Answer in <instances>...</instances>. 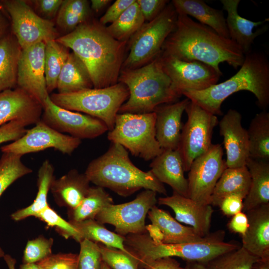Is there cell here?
Returning <instances> with one entry per match:
<instances>
[{
    "label": "cell",
    "mask_w": 269,
    "mask_h": 269,
    "mask_svg": "<svg viewBox=\"0 0 269 269\" xmlns=\"http://www.w3.org/2000/svg\"><path fill=\"white\" fill-rule=\"evenodd\" d=\"M190 101L186 98L155 109L156 138L163 150L178 148L183 127L182 116Z\"/></svg>",
    "instance_id": "21"
},
{
    "label": "cell",
    "mask_w": 269,
    "mask_h": 269,
    "mask_svg": "<svg viewBox=\"0 0 269 269\" xmlns=\"http://www.w3.org/2000/svg\"><path fill=\"white\" fill-rule=\"evenodd\" d=\"M4 261L6 263L9 269H15V261L8 255H5L3 257Z\"/></svg>",
    "instance_id": "56"
},
{
    "label": "cell",
    "mask_w": 269,
    "mask_h": 269,
    "mask_svg": "<svg viewBox=\"0 0 269 269\" xmlns=\"http://www.w3.org/2000/svg\"><path fill=\"white\" fill-rule=\"evenodd\" d=\"M261 266L258 269H269V262H261Z\"/></svg>",
    "instance_id": "59"
},
{
    "label": "cell",
    "mask_w": 269,
    "mask_h": 269,
    "mask_svg": "<svg viewBox=\"0 0 269 269\" xmlns=\"http://www.w3.org/2000/svg\"><path fill=\"white\" fill-rule=\"evenodd\" d=\"M144 21L135 0L118 19L106 27L108 32L115 39L128 42L144 24Z\"/></svg>",
    "instance_id": "38"
},
{
    "label": "cell",
    "mask_w": 269,
    "mask_h": 269,
    "mask_svg": "<svg viewBox=\"0 0 269 269\" xmlns=\"http://www.w3.org/2000/svg\"><path fill=\"white\" fill-rule=\"evenodd\" d=\"M150 171L161 183L173 192L188 198V180L184 176L182 161L177 149H164L152 159Z\"/></svg>",
    "instance_id": "23"
},
{
    "label": "cell",
    "mask_w": 269,
    "mask_h": 269,
    "mask_svg": "<svg viewBox=\"0 0 269 269\" xmlns=\"http://www.w3.org/2000/svg\"><path fill=\"white\" fill-rule=\"evenodd\" d=\"M40 120L61 133L82 139H92L109 131L101 120L92 116L65 109L54 104L49 96L43 102Z\"/></svg>",
    "instance_id": "14"
},
{
    "label": "cell",
    "mask_w": 269,
    "mask_h": 269,
    "mask_svg": "<svg viewBox=\"0 0 269 269\" xmlns=\"http://www.w3.org/2000/svg\"><path fill=\"white\" fill-rule=\"evenodd\" d=\"M146 230L151 240L155 244L163 243L164 236L160 229L156 225L151 224L146 226Z\"/></svg>",
    "instance_id": "53"
},
{
    "label": "cell",
    "mask_w": 269,
    "mask_h": 269,
    "mask_svg": "<svg viewBox=\"0 0 269 269\" xmlns=\"http://www.w3.org/2000/svg\"><path fill=\"white\" fill-rule=\"evenodd\" d=\"M151 224L157 226L164 236L163 244H176L198 242L204 237L199 236L190 226L183 225L167 211L156 205L148 211Z\"/></svg>",
    "instance_id": "28"
},
{
    "label": "cell",
    "mask_w": 269,
    "mask_h": 269,
    "mask_svg": "<svg viewBox=\"0 0 269 269\" xmlns=\"http://www.w3.org/2000/svg\"><path fill=\"white\" fill-rule=\"evenodd\" d=\"M90 183L85 173L72 169L59 178H54L50 191L57 205L70 210L76 208L85 197L91 187Z\"/></svg>",
    "instance_id": "24"
},
{
    "label": "cell",
    "mask_w": 269,
    "mask_h": 269,
    "mask_svg": "<svg viewBox=\"0 0 269 269\" xmlns=\"http://www.w3.org/2000/svg\"><path fill=\"white\" fill-rule=\"evenodd\" d=\"M111 1L110 0H91V9L98 12L106 7Z\"/></svg>",
    "instance_id": "55"
},
{
    "label": "cell",
    "mask_w": 269,
    "mask_h": 269,
    "mask_svg": "<svg viewBox=\"0 0 269 269\" xmlns=\"http://www.w3.org/2000/svg\"><path fill=\"white\" fill-rule=\"evenodd\" d=\"M26 126L18 121H11L0 127V144L14 141L26 132Z\"/></svg>",
    "instance_id": "47"
},
{
    "label": "cell",
    "mask_w": 269,
    "mask_h": 269,
    "mask_svg": "<svg viewBox=\"0 0 269 269\" xmlns=\"http://www.w3.org/2000/svg\"><path fill=\"white\" fill-rule=\"evenodd\" d=\"M21 48L11 32L0 38V92L16 85Z\"/></svg>",
    "instance_id": "31"
},
{
    "label": "cell",
    "mask_w": 269,
    "mask_h": 269,
    "mask_svg": "<svg viewBox=\"0 0 269 269\" xmlns=\"http://www.w3.org/2000/svg\"><path fill=\"white\" fill-rule=\"evenodd\" d=\"M21 157L11 153H2L0 158V197L12 183L32 172L22 162Z\"/></svg>",
    "instance_id": "40"
},
{
    "label": "cell",
    "mask_w": 269,
    "mask_h": 269,
    "mask_svg": "<svg viewBox=\"0 0 269 269\" xmlns=\"http://www.w3.org/2000/svg\"><path fill=\"white\" fill-rule=\"evenodd\" d=\"M37 264L40 269H79L78 254H52Z\"/></svg>",
    "instance_id": "45"
},
{
    "label": "cell",
    "mask_w": 269,
    "mask_h": 269,
    "mask_svg": "<svg viewBox=\"0 0 269 269\" xmlns=\"http://www.w3.org/2000/svg\"><path fill=\"white\" fill-rule=\"evenodd\" d=\"M54 168L48 159L45 160L39 167L37 173V184L38 191L33 203L29 206L19 209L10 215L11 219L19 221L29 217H36L47 207V195L54 175Z\"/></svg>",
    "instance_id": "32"
},
{
    "label": "cell",
    "mask_w": 269,
    "mask_h": 269,
    "mask_svg": "<svg viewBox=\"0 0 269 269\" xmlns=\"http://www.w3.org/2000/svg\"><path fill=\"white\" fill-rule=\"evenodd\" d=\"M84 173L90 182L121 196H130L141 189L167 194L163 184L151 171L137 167L130 159L128 151L117 143L112 142L105 153L92 160Z\"/></svg>",
    "instance_id": "4"
},
{
    "label": "cell",
    "mask_w": 269,
    "mask_h": 269,
    "mask_svg": "<svg viewBox=\"0 0 269 269\" xmlns=\"http://www.w3.org/2000/svg\"><path fill=\"white\" fill-rule=\"evenodd\" d=\"M42 105L22 89H8L0 92V127L11 121L26 126L35 124L41 117Z\"/></svg>",
    "instance_id": "19"
},
{
    "label": "cell",
    "mask_w": 269,
    "mask_h": 269,
    "mask_svg": "<svg viewBox=\"0 0 269 269\" xmlns=\"http://www.w3.org/2000/svg\"><path fill=\"white\" fill-rule=\"evenodd\" d=\"M243 200L244 198L238 194H231L222 200L219 207L224 215L233 216L242 211Z\"/></svg>",
    "instance_id": "50"
},
{
    "label": "cell",
    "mask_w": 269,
    "mask_h": 269,
    "mask_svg": "<svg viewBox=\"0 0 269 269\" xmlns=\"http://www.w3.org/2000/svg\"><path fill=\"white\" fill-rule=\"evenodd\" d=\"M156 193L144 189L130 202L113 204L104 208L95 220L102 224L114 226L116 233L123 237L145 233V218L148 211L157 203Z\"/></svg>",
    "instance_id": "12"
},
{
    "label": "cell",
    "mask_w": 269,
    "mask_h": 269,
    "mask_svg": "<svg viewBox=\"0 0 269 269\" xmlns=\"http://www.w3.org/2000/svg\"><path fill=\"white\" fill-rule=\"evenodd\" d=\"M91 9L87 0H63L56 16L59 28L66 32L73 31L78 25L91 19Z\"/></svg>",
    "instance_id": "36"
},
{
    "label": "cell",
    "mask_w": 269,
    "mask_h": 269,
    "mask_svg": "<svg viewBox=\"0 0 269 269\" xmlns=\"http://www.w3.org/2000/svg\"><path fill=\"white\" fill-rule=\"evenodd\" d=\"M118 82L125 84L129 92L118 113L153 112L157 107L177 102L182 96L163 70L160 54L142 67L121 70Z\"/></svg>",
    "instance_id": "5"
},
{
    "label": "cell",
    "mask_w": 269,
    "mask_h": 269,
    "mask_svg": "<svg viewBox=\"0 0 269 269\" xmlns=\"http://www.w3.org/2000/svg\"><path fill=\"white\" fill-rule=\"evenodd\" d=\"M185 269H207L205 265L203 264L192 262L189 264L185 268Z\"/></svg>",
    "instance_id": "57"
},
{
    "label": "cell",
    "mask_w": 269,
    "mask_h": 269,
    "mask_svg": "<svg viewBox=\"0 0 269 269\" xmlns=\"http://www.w3.org/2000/svg\"><path fill=\"white\" fill-rule=\"evenodd\" d=\"M5 255V253L2 249L0 246V258H3Z\"/></svg>",
    "instance_id": "61"
},
{
    "label": "cell",
    "mask_w": 269,
    "mask_h": 269,
    "mask_svg": "<svg viewBox=\"0 0 269 269\" xmlns=\"http://www.w3.org/2000/svg\"><path fill=\"white\" fill-rule=\"evenodd\" d=\"M79 269H101L102 259L98 243L84 239L80 243Z\"/></svg>",
    "instance_id": "44"
},
{
    "label": "cell",
    "mask_w": 269,
    "mask_h": 269,
    "mask_svg": "<svg viewBox=\"0 0 269 269\" xmlns=\"http://www.w3.org/2000/svg\"><path fill=\"white\" fill-rule=\"evenodd\" d=\"M68 49L56 39L45 43L44 69L48 93L56 88L58 77L70 53Z\"/></svg>",
    "instance_id": "37"
},
{
    "label": "cell",
    "mask_w": 269,
    "mask_h": 269,
    "mask_svg": "<svg viewBox=\"0 0 269 269\" xmlns=\"http://www.w3.org/2000/svg\"><path fill=\"white\" fill-rule=\"evenodd\" d=\"M177 15L171 2L154 19L144 22L128 41L129 53L121 70L136 69L156 58L166 39L175 29Z\"/></svg>",
    "instance_id": "9"
},
{
    "label": "cell",
    "mask_w": 269,
    "mask_h": 269,
    "mask_svg": "<svg viewBox=\"0 0 269 269\" xmlns=\"http://www.w3.org/2000/svg\"><path fill=\"white\" fill-rule=\"evenodd\" d=\"M246 166L251 177L249 192L243 200L242 212L269 204V161L249 157Z\"/></svg>",
    "instance_id": "26"
},
{
    "label": "cell",
    "mask_w": 269,
    "mask_h": 269,
    "mask_svg": "<svg viewBox=\"0 0 269 269\" xmlns=\"http://www.w3.org/2000/svg\"><path fill=\"white\" fill-rule=\"evenodd\" d=\"M53 241L42 235L28 240L23 252V264L37 263L51 255Z\"/></svg>",
    "instance_id": "43"
},
{
    "label": "cell",
    "mask_w": 269,
    "mask_h": 269,
    "mask_svg": "<svg viewBox=\"0 0 269 269\" xmlns=\"http://www.w3.org/2000/svg\"><path fill=\"white\" fill-rule=\"evenodd\" d=\"M225 232L218 230L198 242L182 244H155L147 231L125 237L126 249L138 260L139 267L150 261L164 257H178L191 262L205 264L218 256L239 247L224 241Z\"/></svg>",
    "instance_id": "6"
},
{
    "label": "cell",
    "mask_w": 269,
    "mask_h": 269,
    "mask_svg": "<svg viewBox=\"0 0 269 269\" xmlns=\"http://www.w3.org/2000/svg\"><path fill=\"white\" fill-rule=\"evenodd\" d=\"M248 225L247 215L246 213L242 211L232 216L227 226L231 232L243 236L246 232Z\"/></svg>",
    "instance_id": "52"
},
{
    "label": "cell",
    "mask_w": 269,
    "mask_h": 269,
    "mask_svg": "<svg viewBox=\"0 0 269 269\" xmlns=\"http://www.w3.org/2000/svg\"><path fill=\"white\" fill-rule=\"evenodd\" d=\"M223 8L227 12L226 25L230 38L241 48L245 55L252 51V46L255 38L263 33V29L253 32L254 28L269 20L253 21L241 16L238 12L240 0H221Z\"/></svg>",
    "instance_id": "25"
},
{
    "label": "cell",
    "mask_w": 269,
    "mask_h": 269,
    "mask_svg": "<svg viewBox=\"0 0 269 269\" xmlns=\"http://www.w3.org/2000/svg\"><path fill=\"white\" fill-rule=\"evenodd\" d=\"M251 185V177L246 166L227 167L217 181L211 197L210 205L219 206L226 196L236 194L244 199Z\"/></svg>",
    "instance_id": "29"
},
{
    "label": "cell",
    "mask_w": 269,
    "mask_h": 269,
    "mask_svg": "<svg viewBox=\"0 0 269 269\" xmlns=\"http://www.w3.org/2000/svg\"><path fill=\"white\" fill-rule=\"evenodd\" d=\"M102 261L111 269H139V264L132 254L98 243Z\"/></svg>",
    "instance_id": "42"
},
{
    "label": "cell",
    "mask_w": 269,
    "mask_h": 269,
    "mask_svg": "<svg viewBox=\"0 0 269 269\" xmlns=\"http://www.w3.org/2000/svg\"><path fill=\"white\" fill-rule=\"evenodd\" d=\"M171 3L178 14L193 17L220 35L230 38L222 10L214 8L201 0H173Z\"/></svg>",
    "instance_id": "27"
},
{
    "label": "cell",
    "mask_w": 269,
    "mask_h": 269,
    "mask_svg": "<svg viewBox=\"0 0 269 269\" xmlns=\"http://www.w3.org/2000/svg\"><path fill=\"white\" fill-rule=\"evenodd\" d=\"M49 96L59 107L97 118L111 131L120 108L129 98V92L125 84L118 82L105 88H93L66 94L57 93Z\"/></svg>",
    "instance_id": "7"
},
{
    "label": "cell",
    "mask_w": 269,
    "mask_h": 269,
    "mask_svg": "<svg viewBox=\"0 0 269 269\" xmlns=\"http://www.w3.org/2000/svg\"><path fill=\"white\" fill-rule=\"evenodd\" d=\"M252 92L258 105L266 110L269 105V62L261 52H251L245 55L240 70L229 79L201 91H187L184 95L203 109L222 115L223 102L231 95L240 91Z\"/></svg>",
    "instance_id": "3"
},
{
    "label": "cell",
    "mask_w": 269,
    "mask_h": 269,
    "mask_svg": "<svg viewBox=\"0 0 269 269\" xmlns=\"http://www.w3.org/2000/svg\"><path fill=\"white\" fill-rule=\"evenodd\" d=\"M81 143V139L60 133L40 120L22 136L1 146L0 150L2 153L22 156L53 148L63 154L70 155Z\"/></svg>",
    "instance_id": "15"
},
{
    "label": "cell",
    "mask_w": 269,
    "mask_h": 269,
    "mask_svg": "<svg viewBox=\"0 0 269 269\" xmlns=\"http://www.w3.org/2000/svg\"><path fill=\"white\" fill-rule=\"evenodd\" d=\"M135 1V0H116L109 7L99 22L104 26L108 23H113Z\"/></svg>",
    "instance_id": "48"
},
{
    "label": "cell",
    "mask_w": 269,
    "mask_h": 269,
    "mask_svg": "<svg viewBox=\"0 0 269 269\" xmlns=\"http://www.w3.org/2000/svg\"><path fill=\"white\" fill-rule=\"evenodd\" d=\"M249 157L269 160V113L266 110L257 114L247 130Z\"/></svg>",
    "instance_id": "33"
},
{
    "label": "cell",
    "mask_w": 269,
    "mask_h": 269,
    "mask_svg": "<svg viewBox=\"0 0 269 269\" xmlns=\"http://www.w3.org/2000/svg\"><path fill=\"white\" fill-rule=\"evenodd\" d=\"M35 217L45 223L47 227L54 228L65 239L72 238L78 243L81 242L79 233L72 224L63 219L49 205Z\"/></svg>",
    "instance_id": "41"
},
{
    "label": "cell",
    "mask_w": 269,
    "mask_h": 269,
    "mask_svg": "<svg viewBox=\"0 0 269 269\" xmlns=\"http://www.w3.org/2000/svg\"><path fill=\"white\" fill-rule=\"evenodd\" d=\"M56 88L61 94L93 88L92 81L86 66L73 52L69 53L61 70Z\"/></svg>",
    "instance_id": "30"
},
{
    "label": "cell",
    "mask_w": 269,
    "mask_h": 269,
    "mask_svg": "<svg viewBox=\"0 0 269 269\" xmlns=\"http://www.w3.org/2000/svg\"><path fill=\"white\" fill-rule=\"evenodd\" d=\"M45 43L21 49L18 63L16 85L41 105L49 96L44 69Z\"/></svg>",
    "instance_id": "17"
},
{
    "label": "cell",
    "mask_w": 269,
    "mask_h": 269,
    "mask_svg": "<svg viewBox=\"0 0 269 269\" xmlns=\"http://www.w3.org/2000/svg\"><path fill=\"white\" fill-rule=\"evenodd\" d=\"M261 260L243 247L224 253L204 264L207 269H252Z\"/></svg>",
    "instance_id": "39"
},
{
    "label": "cell",
    "mask_w": 269,
    "mask_h": 269,
    "mask_svg": "<svg viewBox=\"0 0 269 269\" xmlns=\"http://www.w3.org/2000/svg\"><path fill=\"white\" fill-rule=\"evenodd\" d=\"M161 54L185 61H200L218 72H221V63L226 62L237 69L245 57L241 48L232 39L180 14H178L174 30L164 42Z\"/></svg>",
    "instance_id": "1"
},
{
    "label": "cell",
    "mask_w": 269,
    "mask_h": 269,
    "mask_svg": "<svg viewBox=\"0 0 269 269\" xmlns=\"http://www.w3.org/2000/svg\"><path fill=\"white\" fill-rule=\"evenodd\" d=\"M141 268L143 269H185L182 268L172 257L161 258L150 261L144 264Z\"/></svg>",
    "instance_id": "51"
},
{
    "label": "cell",
    "mask_w": 269,
    "mask_h": 269,
    "mask_svg": "<svg viewBox=\"0 0 269 269\" xmlns=\"http://www.w3.org/2000/svg\"><path fill=\"white\" fill-rule=\"evenodd\" d=\"M222 145L212 144L192 162L188 171V198L201 205H210L215 185L227 167Z\"/></svg>",
    "instance_id": "13"
},
{
    "label": "cell",
    "mask_w": 269,
    "mask_h": 269,
    "mask_svg": "<svg viewBox=\"0 0 269 269\" xmlns=\"http://www.w3.org/2000/svg\"><path fill=\"white\" fill-rule=\"evenodd\" d=\"M113 204V198L104 188L90 187L81 202L74 209L68 210L69 221L78 222L94 220L104 208Z\"/></svg>",
    "instance_id": "34"
},
{
    "label": "cell",
    "mask_w": 269,
    "mask_h": 269,
    "mask_svg": "<svg viewBox=\"0 0 269 269\" xmlns=\"http://www.w3.org/2000/svg\"><path fill=\"white\" fill-rule=\"evenodd\" d=\"M241 120L239 112L230 109L218 124L226 150V164L229 168L246 166L249 157L248 132L243 127Z\"/></svg>",
    "instance_id": "18"
},
{
    "label": "cell",
    "mask_w": 269,
    "mask_h": 269,
    "mask_svg": "<svg viewBox=\"0 0 269 269\" xmlns=\"http://www.w3.org/2000/svg\"><path fill=\"white\" fill-rule=\"evenodd\" d=\"M155 112L118 113L108 138L118 143L133 155L145 160L154 159L163 151L156 138Z\"/></svg>",
    "instance_id": "8"
},
{
    "label": "cell",
    "mask_w": 269,
    "mask_h": 269,
    "mask_svg": "<svg viewBox=\"0 0 269 269\" xmlns=\"http://www.w3.org/2000/svg\"><path fill=\"white\" fill-rule=\"evenodd\" d=\"M56 40L71 49L84 63L94 88L118 82L128 42L115 39L99 21L90 19Z\"/></svg>",
    "instance_id": "2"
},
{
    "label": "cell",
    "mask_w": 269,
    "mask_h": 269,
    "mask_svg": "<svg viewBox=\"0 0 269 269\" xmlns=\"http://www.w3.org/2000/svg\"><path fill=\"white\" fill-rule=\"evenodd\" d=\"M163 70L181 95L187 91H201L217 84L222 76L213 67L198 61H185L160 54Z\"/></svg>",
    "instance_id": "16"
},
{
    "label": "cell",
    "mask_w": 269,
    "mask_h": 269,
    "mask_svg": "<svg viewBox=\"0 0 269 269\" xmlns=\"http://www.w3.org/2000/svg\"><path fill=\"white\" fill-rule=\"evenodd\" d=\"M19 269H40L37 263L22 264Z\"/></svg>",
    "instance_id": "58"
},
{
    "label": "cell",
    "mask_w": 269,
    "mask_h": 269,
    "mask_svg": "<svg viewBox=\"0 0 269 269\" xmlns=\"http://www.w3.org/2000/svg\"><path fill=\"white\" fill-rule=\"evenodd\" d=\"M101 269H111L105 262L102 261Z\"/></svg>",
    "instance_id": "60"
},
{
    "label": "cell",
    "mask_w": 269,
    "mask_h": 269,
    "mask_svg": "<svg viewBox=\"0 0 269 269\" xmlns=\"http://www.w3.org/2000/svg\"><path fill=\"white\" fill-rule=\"evenodd\" d=\"M144 19L147 22L157 17L169 3L166 0H136Z\"/></svg>",
    "instance_id": "46"
},
{
    "label": "cell",
    "mask_w": 269,
    "mask_h": 269,
    "mask_svg": "<svg viewBox=\"0 0 269 269\" xmlns=\"http://www.w3.org/2000/svg\"><path fill=\"white\" fill-rule=\"evenodd\" d=\"M69 222L79 233L81 241L84 239L88 240L132 254L124 245L125 237L110 231L96 220Z\"/></svg>",
    "instance_id": "35"
},
{
    "label": "cell",
    "mask_w": 269,
    "mask_h": 269,
    "mask_svg": "<svg viewBox=\"0 0 269 269\" xmlns=\"http://www.w3.org/2000/svg\"><path fill=\"white\" fill-rule=\"evenodd\" d=\"M187 120L182 127L178 147L184 171H188L192 162L208 150L212 143L214 128L218 124L217 116L190 101L185 110Z\"/></svg>",
    "instance_id": "11"
},
{
    "label": "cell",
    "mask_w": 269,
    "mask_h": 269,
    "mask_svg": "<svg viewBox=\"0 0 269 269\" xmlns=\"http://www.w3.org/2000/svg\"><path fill=\"white\" fill-rule=\"evenodd\" d=\"M63 0H34L30 1L44 18L50 19L56 16Z\"/></svg>",
    "instance_id": "49"
},
{
    "label": "cell",
    "mask_w": 269,
    "mask_h": 269,
    "mask_svg": "<svg viewBox=\"0 0 269 269\" xmlns=\"http://www.w3.org/2000/svg\"><path fill=\"white\" fill-rule=\"evenodd\" d=\"M0 5L10 18L11 32L21 49L58 37L54 23L37 14L27 1L0 0Z\"/></svg>",
    "instance_id": "10"
},
{
    "label": "cell",
    "mask_w": 269,
    "mask_h": 269,
    "mask_svg": "<svg viewBox=\"0 0 269 269\" xmlns=\"http://www.w3.org/2000/svg\"><path fill=\"white\" fill-rule=\"evenodd\" d=\"M9 17L0 5V38L11 32Z\"/></svg>",
    "instance_id": "54"
},
{
    "label": "cell",
    "mask_w": 269,
    "mask_h": 269,
    "mask_svg": "<svg viewBox=\"0 0 269 269\" xmlns=\"http://www.w3.org/2000/svg\"><path fill=\"white\" fill-rule=\"evenodd\" d=\"M249 225L242 236V246L262 262H269V204L245 212Z\"/></svg>",
    "instance_id": "22"
},
{
    "label": "cell",
    "mask_w": 269,
    "mask_h": 269,
    "mask_svg": "<svg viewBox=\"0 0 269 269\" xmlns=\"http://www.w3.org/2000/svg\"><path fill=\"white\" fill-rule=\"evenodd\" d=\"M157 203L172 209L175 219L192 227L197 234L204 237L210 233L214 210L211 205H201L189 198L174 192L170 196L159 197Z\"/></svg>",
    "instance_id": "20"
}]
</instances>
